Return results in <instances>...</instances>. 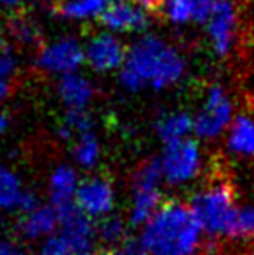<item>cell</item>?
<instances>
[{"instance_id":"obj_35","label":"cell","mask_w":254,"mask_h":255,"mask_svg":"<svg viewBox=\"0 0 254 255\" xmlns=\"http://www.w3.org/2000/svg\"><path fill=\"white\" fill-rule=\"evenodd\" d=\"M2 2H3V5H7V7H16L24 2H30V0H2Z\"/></svg>"},{"instance_id":"obj_28","label":"cell","mask_w":254,"mask_h":255,"mask_svg":"<svg viewBox=\"0 0 254 255\" xmlns=\"http://www.w3.org/2000/svg\"><path fill=\"white\" fill-rule=\"evenodd\" d=\"M216 0H192L193 3V21L197 23H204L209 17L211 10L214 7Z\"/></svg>"},{"instance_id":"obj_34","label":"cell","mask_w":254,"mask_h":255,"mask_svg":"<svg viewBox=\"0 0 254 255\" xmlns=\"http://www.w3.org/2000/svg\"><path fill=\"white\" fill-rule=\"evenodd\" d=\"M7 124H9V120H7L5 113H2V111H0V135H2L3 132H5Z\"/></svg>"},{"instance_id":"obj_13","label":"cell","mask_w":254,"mask_h":255,"mask_svg":"<svg viewBox=\"0 0 254 255\" xmlns=\"http://www.w3.org/2000/svg\"><path fill=\"white\" fill-rule=\"evenodd\" d=\"M58 94L68 110H85L94 96V89L87 78L75 71L61 77L58 84Z\"/></svg>"},{"instance_id":"obj_18","label":"cell","mask_w":254,"mask_h":255,"mask_svg":"<svg viewBox=\"0 0 254 255\" xmlns=\"http://www.w3.org/2000/svg\"><path fill=\"white\" fill-rule=\"evenodd\" d=\"M110 0H63L54 7L59 17L73 21H85L91 17H99Z\"/></svg>"},{"instance_id":"obj_10","label":"cell","mask_w":254,"mask_h":255,"mask_svg":"<svg viewBox=\"0 0 254 255\" xmlns=\"http://www.w3.org/2000/svg\"><path fill=\"white\" fill-rule=\"evenodd\" d=\"M85 61L89 66L96 71H112L124 64L127 57L129 49L124 47V44L110 33H98L92 38H89L85 45Z\"/></svg>"},{"instance_id":"obj_32","label":"cell","mask_w":254,"mask_h":255,"mask_svg":"<svg viewBox=\"0 0 254 255\" xmlns=\"http://www.w3.org/2000/svg\"><path fill=\"white\" fill-rule=\"evenodd\" d=\"M10 91H12V87H10V80H0V103H2L3 99L9 98Z\"/></svg>"},{"instance_id":"obj_4","label":"cell","mask_w":254,"mask_h":255,"mask_svg":"<svg viewBox=\"0 0 254 255\" xmlns=\"http://www.w3.org/2000/svg\"><path fill=\"white\" fill-rule=\"evenodd\" d=\"M242 14L237 0H216L207 17V33L213 51L220 57H228L241 45Z\"/></svg>"},{"instance_id":"obj_7","label":"cell","mask_w":254,"mask_h":255,"mask_svg":"<svg viewBox=\"0 0 254 255\" xmlns=\"http://www.w3.org/2000/svg\"><path fill=\"white\" fill-rule=\"evenodd\" d=\"M200 149L193 139H181L166 144L162 153L160 168L162 177L171 184H183L199 174L200 168Z\"/></svg>"},{"instance_id":"obj_19","label":"cell","mask_w":254,"mask_h":255,"mask_svg":"<svg viewBox=\"0 0 254 255\" xmlns=\"http://www.w3.org/2000/svg\"><path fill=\"white\" fill-rule=\"evenodd\" d=\"M73 158L80 167L84 168H91L98 163L99 158V144L98 139L92 132H85V134L78 135L75 139V144L71 148Z\"/></svg>"},{"instance_id":"obj_3","label":"cell","mask_w":254,"mask_h":255,"mask_svg":"<svg viewBox=\"0 0 254 255\" xmlns=\"http://www.w3.org/2000/svg\"><path fill=\"white\" fill-rule=\"evenodd\" d=\"M190 208L202 228V233L213 238H228L239 208L235 205L234 186L225 179H213L193 195Z\"/></svg>"},{"instance_id":"obj_31","label":"cell","mask_w":254,"mask_h":255,"mask_svg":"<svg viewBox=\"0 0 254 255\" xmlns=\"http://www.w3.org/2000/svg\"><path fill=\"white\" fill-rule=\"evenodd\" d=\"M17 207H19L23 212H30V210H33V208H37V207H38V205H37V198H35L33 193L24 191V193H23V196H21L19 205H17Z\"/></svg>"},{"instance_id":"obj_29","label":"cell","mask_w":254,"mask_h":255,"mask_svg":"<svg viewBox=\"0 0 254 255\" xmlns=\"http://www.w3.org/2000/svg\"><path fill=\"white\" fill-rule=\"evenodd\" d=\"M40 255H70V250L64 240L59 236V238H49L42 247Z\"/></svg>"},{"instance_id":"obj_36","label":"cell","mask_w":254,"mask_h":255,"mask_svg":"<svg viewBox=\"0 0 254 255\" xmlns=\"http://www.w3.org/2000/svg\"><path fill=\"white\" fill-rule=\"evenodd\" d=\"M0 243H2V240H0Z\"/></svg>"},{"instance_id":"obj_30","label":"cell","mask_w":254,"mask_h":255,"mask_svg":"<svg viewBox=\"0 0 254 255\" xmlns=\"http://www.w3.org/2000/svg\"><path fill=\"white\" fill-rule=\"evenodd\" d=\"M131 2L138 3L139 7H143L145 10H150V12H160L166 0H131Z\"/></svg>"},{"instance_id":"obj_23","label":"cell","mask_w":254,"mask_h":255,"mask_svg":"<svg viewBox=\"0 0 254 255\" xmlns=\"http://www.w3.org/2000/svg\"><path fill=\"white\" fill-rule=\"evenodd\" d=\"M96 231H98L99 242L105 243V245H110V249L126 238L124 222L120 221L119 217H113V215H110V217L106 215V217L96 226Z\"/></svg>"},{"instance_id":"obj_6","label":"cell","mask_w":254,"mask_h":255,"mask_svg":"<svg viewBox=\"0 0 254 255\" xmlns=\"http://www.w3.org/2000/svg\"><path fill=\"white\" fill-rule=\"evenodd\" d=\"M58 212L59 224H61V238L66 243L70 255H105L91 217H87L73 203L59 208Z\"/></svg>"},{"instance_id":"obj_27","label":"cell","mask_w":254,"mask_h":255,"mask_svg":"<svg viewBox=\"0 0 254 255\" xmlns=\"http://www.w3.org/2000/svg\"><path fill=\"white\" fill-rule=\"evenodd\" d=\"M105 255H146L141 242H136L132 238H124L117 245H113L110 250H106Z\"/></svg>"},{"instance_id":"obj_14","label":"cell","mask_w":254,"mask_h":255,"mask_svg":"<svg viewBox=\"0 0 254 255\" xmlns=\"http://www.w3.org/2000/svg\"><path fill=\"white\" fill-rule=\"evenodd\" d=\"M59 224V212L54 207H37L24 212L19 221V231L28 238H40L56 229Z\"/></svg>"},{"instance_id":"obj_26","label":"cell","mask_w":254,"mask_h":255,"mask_svg":"<svg viewBox=\"0 0 254 255\" xmlns=\"http://www.w3.org/2000/svg\"><path fill=\"white\" fill-rule=\"evenodd\" d=\"M17 70L16 54L7 45H0V80H10Z\"/></svg>"},{"instance_id":"obj_5","label":"cell","mask_w":254,"mask_h":255,"mask_svg":"<svg viewBox=\"0 0 254 255\" xmlns=\"http://www.w3.org/2000/svg\"><path fill=\"white\" fill-rule=\"evenodd\" d=\"M160 179H162L160 161L152 158L143 161L134 172L132 205L131 215H129L132 226L146 224L160 207Z\"/></svg>"},{"instance_id":"obj_1","label":"cell","mask_w":254,"mask_h":255,"mask_svg":"<svg viewBox=\"0 0 254 255\" xmlns=\"http://www.w3.org/2000/svg\"><path fill=\"white\" fill-rule=\"evenodd\" d=\"M185 73V59L173 45L157 37H145L127 51L120 82L129 91L166 89Z\"/></svg>"},{"instance_id":"obj_15","label":"cell","mask_w":254,"mask_h":255,"mask_svg":"<svg viewBox=\"0 0 254 255\" xmlns=\"http://www.w3.org/2000/svg\"><path fill=\"white\" fill-rule=\"evenodd\" d=\"M228 148L239 156H254V120L248 115H239L228 130Z\"/></svg>"},{"instance_id":"obj_22","label":"cell","mask_w":254,"mask_h":255,"mask_svg":"<svg viewBox=\"0 0 254 255\" xmlns=\"http://www.w3.org/2000/svg\"><path fill=\"white\" fill-rule=\"evenodd\" d=\"M230 240H253L254 238V207L242 205L237 208L234 224H232Z\"/></svg>"},{"instance_id":"obj_17","label":"cell","mask_w":254,"mask_h":255,"mask_svg":"<svg viewBox=\"0 0 254 255\" xmlns=\"http://www.w3.org/2000/svg\"><path fill=\"white\" fill-rule=\"evenodd\" d=\"M155 130L159 137L166 144H169V142H176L188 137V134L193 130V120L185 111H176V113L164 115L162 118H159Z\"/></svg>"},{"instance_id":"obj_33","label":"cell","mask_w":254,"mask_h":255,"mask_svg":"<svg viewBox=\"0 0 254 255\" xmlns=\"http://www.w3.org/2000/svg\"><path fill=\"white\" fill-rule=\"evenodd\" d=\"M0 255H24V254L19 252V250H16L14 247H10L9 243L2 242L0 243Z\"/></svg>"},{"instance_id":"obj_25","label":"cell","mask_w":254,"mask_h":255,"mask_svg":"<svg viewBox=\"0 0 254 255\" xmlns=\"http://www.w3.org/2000/svg\"><path fill=\"white\" fill-rule=\"evenodd\" d=\"M12 35L16 38V42L23 45H31L38 42V28L35 23L28 19H19L14 23L12 26Z\"/></svg>"},{"instance_id":"obj_12","label":"cell","mask_w":254,"mask_h":255,"mask_svg":"<svg viewBox=\"0 0 254 255\" xmlns=\"http://www.w3.org/2000/svg\"><path fill=\"white\" fill-rule=\"evenodd\" d=\"M98 21L105 28L115 31H141L150 23L148 16L129 0H110Z\"/></svg>"},{"instance_id":"obj_2","label":"cell","mask_w":254,"mask_h":255,"mask_svg":"<svg viewBox=\"0 0 254 255\" xmlns=\"http://www.w3.org/2000/svg\"><path fill=\"white\" fill-rule=\"evenodd\" d=\"M200 233L190 205L167 200L145 224L141 245L146 255H195Z\"/></svg>"},{"instance_id":"obj_16","label":"cell","mask_w":254,"mask_h":255,"mask_svg":"<svg viewBox=\"0 0 254 255\" xmlns=\"http://www.w3.org/2000/svg\"><path fill=\"white\" fill-rule=\"evenodd\" d=\"M77 174L71 167L61 165L51 177V200L56 210L71 205V198L77 195Z\"/></svg>"},{"instance_id":"obj_9","label":"cell","mask_w":254,"mask_h":255,"mask_svg":"<svg viewBox=\"0 0 254 255\" xmlns=\"http://www.w3.org/2000/svg\"><path fill=\"white\" fill-rule=\"evenodd\" d=\"M85 61V51L75 38H58L42 45L37 54V66L51 75L75 73Z\"/></svg>"},{"instance_id":"obj_24","label":"cell","mask_w":254,"mask_h":255,"mask_svg":"<svg viewBox=\"0 0 254 255\" xmlns=\"http://www.w3.org/2000/svg\"><path fill=\"white\" fill-rule=\"evenodd\" d=\"M160 12L171 21V23H187L193 19V3L192 0H166Z\"/></svg>"},{"instance_id":"obj_11","label":"cell","mask_w":254,"mask_h":255,"mask_svg":"<svg viewBox=\"0 0 254 255\" xmlns=\"http://www.w3.org/2000/svg\"><path fill=\"white\" fill-rule=\"evenodd\" d=\"M77 207L87 217H106L113 208V188L103 177H89L77 188Z\"/></svg>"},{"instance_id":"obj_8","label":"cell","mask_w":254,"mask_h":255,"mask_svg":"<svg viewBox=\"0 0 254 255\" xmlns=\"http://www.w3.org/2000/svg\"><path fill=\"white\" fill-rule=\"evenodd\" d=\"M232 120V101L220 85H211L206 101L193 118V130L202 139H214Z\"/></svg>"},{"instance_id":"obj_21","label":"cell","mask_w":254,"mask_h":255,"mask_svg":"<svg viewBox=\"0 0 254 255\" xmlns=\"http://www.w3.org/2000/svg\"><path fill=\"white\" fill-rule=\"evenodd\" d=\"M23 193L19 179L9 168L0 167V208L17 207Z\"/></svg>"},{"instance_id":"obj_20","label":"cell","mask_w":254,"mask_h":255,"mask_svg":"<svg viewBox=\"0 0 254 255\" xmlns=\"http://www.w3.org/2000/svg\"><path fill=\"white\" fill-rule=\"evenodd\" d=\"M92 128V120L85 110H70L68 115L64 117V120L59 125V135L66 141L70 139H77L78 135L91 132Z\"/></svg>"}]
</instances>
